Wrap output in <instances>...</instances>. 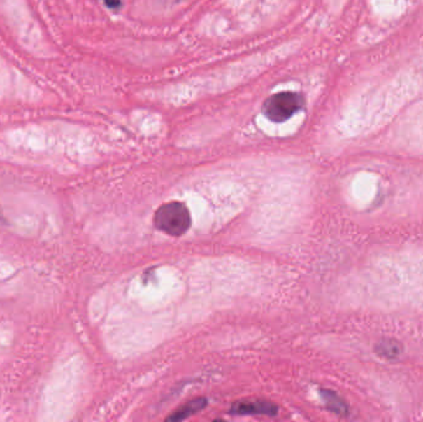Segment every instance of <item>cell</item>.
<instances>
[{"mask_svg":"<svg viewBox=\"0 0 423 422\" xmlns=\"http://www.w3.org/2000/svg\"><path fill=\"white\" fill-rule=\"evenodd\" d=\"M208 401L204 398H197L193 400L188 401L183 407L177 409L176 412H172L170 416L167 417V421H181L187 417L192 416L194 414L203 410L207 407Z\"/></svg>","mask_w":423,"mask_h":422,"instance_id":"4","label":"cell"},{"mask_svg":"<svg viewBox=\"0 0 423 422\" xmlns=\"http://www.w3.org/2000/svg\"><path fill=\"white\" fill-rule=\"evenodd\" d=\"M154 225L165 234L181 237L191 228L192 218L186 204L180 201H172L157 209L154 214Z\"/></svg>","mask_w":423,"mask_h":422,"instance_id":"1","label":"cell"},{"mask_svg":"<svg viewBox=\"0 0 423 422\" xmlns=\"http://www.w3.org/2000/svg\"><path fill=\"white\" fill-rule=\"evenodd\" d=\"M106 4L112 9H117L119 6H122V1L120 0H104Z\"/></svg>","mask_w":423,"mask_h":422,"instance_id":"7","label":"cell"},{"mask_svg":"<svg viewBox=\"0 0 423 422\" xmlns=\"http://www.w3.org/2000/svg\"><path fill=\"white\" fill-rule=\"evenodd\" d=\"M305 107V98L299 92H280L264 102L263 113L273 123H285Z\"/></svg>","mask_w":423,"mask_h":422,"instance_id":"2","label":"cell"},{"mask_svg":"<svg viewBox=\"0 0 423 422\" xmlns=\"http://www.w3.org/2000/svg\"><path fill=\"white\" fill-rule=\"evenodd\" d=\"M320 394H321L326 407L331 412L338 414V415H347L348 414V407H347L345 401L338 395L337 393L332 391H321Z\"/></svg>","mask_w":423,"mask_h":422,"instance_id":"5","label":"cell"},{"mask_svg":"<svg viewBox=\"0 0 423 422\" xmlns=\"http://www.w3.org/2000/svg\"><path fill=\"white\" fill-rule=\"evenodd\" d=\"M376 351L385 358H396L397 356L401 352V346L392 339H385L378 346Z\"/></svg>","mask_w":423,"mask_h":422,"instance_id":"6","label":"cell"},{"mask_svg":"<svg viewBox=\"0 0 423 422\" xmlns=\"http://www.w3.org/2000/svg\"><path fill=\"white\" fill-rule=\"evenodd\" d=\"M279 412V407L273 402L268 400H249L236 401L231 405L229 414L231 415H266V416H275Z\"/></svg>","mask_w":423,"mask_h":422,"instance_id":"3","label":"cell"}]
</instances>
